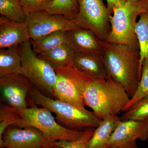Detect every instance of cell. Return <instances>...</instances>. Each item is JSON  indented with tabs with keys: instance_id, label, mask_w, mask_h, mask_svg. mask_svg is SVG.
<instances>
[{
	"instance_id": "836d02e7",
	"label": "cell",
	"mask_w": 148,
	"mask_h": 148,
	"mask_svg": "<svg viewBox=\"0 0 148 148\" xmlns=\"http://www.w3.org/2000/svg\"><path fill=\"white\" fill-rule=\"evenodd\" d=\"M6 148L5 147H3V148Z\"/></svg>"
},
{
	"instance_id": "d6a6232c",
	"label": "cell",
	"mask_w": 148,
	"mask_h": 148,
	"mask_svg": "<svg viewBox=\"0 0 148 148\" xmlns=\"http://www.w3.org/2000/svg\"><path fill=\"white\" fill-rule=\"evenodd\" d=\"M54 145H55V144H54ZM54 145H53L49 146V147H44L43 148H52V147H53V146Z\"/></svg>"
},
{
	"instance_id": "4dcf8cb0",
	"label": "cell",
	"mask_w": 148,
	"mask_h": 148,
	"mask_svg": "<svg viewBox=\"0 0 148 148\" xmlns=\"http://www.w3.org/2000/svg\"><path fill=\"white\" fill-rule=\"evenodd\" d=\"M52 148H63L62 147H61V146H59L58 145H54L53 146V147Z\"/></svg>"
},
{
	"instance_id": "484cf974",
	"label": "cell",
	"mask_w": 148,
	"mask_h": 148,
	"mask_svg": "<svg viewBox=\"0 0 148 148\" xmlns=\"http://www.w3.org/2000/svg\"><path fill=\"white\" fill-rule=\"evenodd\" d=\"M95 128L85 130L83 135L78 139L72 141L60 140L55 143V145L63 148H87L88 142L92 137Z\"/></svg>"
},
{
	"instance_id": "1f68e13d",
	"label": "cell",
	"mask_w": 148,
	"mask_h": 148,
	"mask_svg": "<svg viewBox=\"0 0 148 148\" xmlns=\"http://www.w3.org/2000/svg\"><path fill=\"white\" fill-rule=\"evenodd\" d=\"M127 1L133 2H139L140 0H127Z\"/></svg>"
},
{
	"instance_id": "6da1fadb",
	"label": "cell",
	"mask_w": 148,
	"mask_h": 148,
	"mask_svg": "<svg viewBox=\"0 0 148 148\" xmlns=\"http://www.w3.org/2000/svg\"><path fill=\"white\" fill-rule=\"evenodd\" d=\"M103 47V56L109 76L121 85L131 98L141 78L139 51L106 41Z\"/></svg>"
},
{
	"instance_id": "cb8c5ba5",
	"label": "cell",
	"mask_w": 148,
	"mask_h": 148,
	"mask_svg": "<svg viewBox=\"0 0 148 148\" xmlns=\"http://www.w3.org/2000/svg\"><path fill=\"white\" fill-rule=\"evenodd\" d=\"M121 120L144 121L148 119V96L134 103L124 112Z\"/></svg>"
},
{
	"instance_id": "8fae6325",
	"label": "cell",
	"mask_w": 148,
	"mask_h": 148,
	"mask_svg": "<svg viewBox=\"0 0 148 148\" xmlns=\"http://www.w3.org/2000/svg\"><path fill=\"white\" fill-rule=\"evenodd\" d=\"M55 143L35 127L11 126L5 130L0 140V148H43L53 145Z\"/></svg>"
},
{
	"instance_id": "8992f818",
	"label": "cell",
	"mask_w": 148,
	"mask_h": 148,
	"mask_svg": "<svg viewBox=\"0 0 148 148\" xmlns=\"http://www.w3.org/2000/svg\"><path fill=\"white\" fill-rule=\"evenodd\" d=\"M18 49L23 75L42 93L49 98H54L53 88L56 80L55 70L35 53L30 40L18 45Z\"/></svg>"
},
{
	"instance_id": "44dd1931",
	"label": "cell",
	"mask_w": 148,
	"mask_h": 148,
	"mask_svg": "<svg viewBox=\"0 0 148 148\" xmlns=\"http://www.w3.org/2000/svg\"><path fill=\"white\" fill-rule=\"evenodd\" d=\"M79 10L78 0H53L46 11L75 20Z\"/></svg>"
},
{
	"instance_id": "f546056e",
	"label": "cell",
	"mask_w": 148,
	"mask_h": 148,
	"mask_svg": "<svg viewBox=\"0 0 148 148\" xmlns=\"http://www.w3.org/2000/svg\"><path fill=\"white\" fill-rule=\"evenodd\" d=\"M116 148H139V147L137 145V142L136 141H135V142H132V143H130L129 144L122 146V147Z\"/></svg>"
},
{
	"instance_id": "5bb4252c",
	"label": "cell",
	"mask_w": 148,
	"mask_h": 148,
	"mask_svg": "<svg viewBox=\"0 0 148 148\" xmlns=\"http://www.w3.org/2000/svg\"><path fill=\"white\" fill-rule=\"evenodd\" d=\"M30 40L26 22H16L1 15L0 49L18 46Z\"/></svg>"
},
{
	"instance_id": "ac0fdd59",
	"label": "cell",
	"mask_w": 148,
	"mask_h": 148,
	"mask_svg": "<svg viewBox=\"0 0 148 148\" xmlns=\"http://www.w3.org/2000/svg\"><path fill=\"white\" fill-rule=\"evenodd\" d=\"M75 52L66 43L62 44L38 56L48 62L54 70L68 66H72Z\"/></svg>"
},
{
	"instance_id": "7a4b0ae2",
	"label": "cell",
	"mask_w": 148,
	"mask_h": 148,
	"mask_svg": "<svg viewBox=\"0 0 148 148\" xmlns=\"http://www.w3.org/2000/svg\"><path fill=\"white\" fill-rule=\"evenodd\" d=\"M84 97L85 106L101 120L109 115L118 116L130 98L124 88L110 77L92 80L86 88Z\"/></svg>"
},
{
	"instance_id": "e0dca14e",
	"label": "cell",
	"mask_w": 148,
	"mask_h": 148,
	"mask_svg": "<svg viewBox=\"0 0 148 148\" xmlns=\"http://www.w3.org/2000/svg\"><path fill=\"white\" fill-rule=\"evenodd\" d=\"M18 46L0 49V77L11 74H23Z\"/></svg>"
},
{
	"instance_id": "7c38bea8",
	"label": "cell",
	"mask_w": 148,
	"mask_h": 148,
	"mask_svg": "<svg viewBox=\"0 0 148 148\" xmlns=\"http://www.w3.org/2000/svg\"><path fill=\"white\" fill-rule=\"evenodd\" d=\"M104 41L89 29L78 26L66 32V43L75 53L103 56Z\"/></svg>"
},
{
	"instance_id": "52a82bcc",
	"label": "cell",
	"mask_w": 148,
	"mask_h": 148,
	"mask_svg": "<svg viewBox=\"0 0 148 148\" xmlns=\"http://www.w3.org/2000/svg\"><path fill=\"white\" fill-rule=\"evenodd\" d=\"M56 80L53 88L54 99L71 104L82 110L85 108L84 94L92 80L73 66L55 70Z\"/></svg>"
},
{
	"instance_id": "e575fe53",
	"label": "cell",
	"mask_w": 148,
	"mask_h": 148,
	"mask_svg": "<svg viewBox=\"0 0 148 148\" xmlns=\"http://www.w3.org/2000/svg\"><path fill=\"white\" fill-rule=\"evenodd\" d=\"M147 148H148V147Z\"/></svg>"
},
{
	"instance_id": "d4e9b609",
	"label": "cell",
	"mask_w": 148,
	"mask_h": 148,
	"mask_svg": "<svg viewBox=\"0 0 148 148\" xmlns=\"http://www.w3.org/2000/svg\"><path fill=\"white\" fill-rule=\"evenodd\" d=\"M148 96V60H145L142 67L141 78L138 87L129 103L125 106L123 112H125L134 103Z\"/></svg>"
},
{
	"instance_id": "2e32d148",
	"label": "cell",
	"mask_w": 148,
	"mask_h": 148,
	"mask_svg": "<svg viewBox=\"0 0 148 148\" xmlns=\"http://www.w3.org/2000/svg\"><path fill=\"white\" fill-rule=\"evenodd\" d=\"M121 121L118 116L109 115L95 128L87 148H110L109 142L113 132Z\"/></svg>"
},
{
	"instance_id": "4fadbf2b",
	"label": "cell",
	"mask_w": 148,
	"mask_h": 148,
	"mask_svg": "<svg viewBox=\"0 0 148 148\" xmlns=\"http://www.w3.org/2000/svg\"><path fill=\"white\" fill-rule=\"evenodd\" d=\"M139 140H148V119L144 121H121L111 136L110 148L122 147Z\"/></svg>"
},
{
	"instance_id": "7402d4cb",
	"label": "cell",
	"mask_w": 148,
	"mask_h": 148,
	"mask_svg": "<svg viewBox=\"0 0 148 148\" xmlns=\"http://www.w3.org/2000/svg\"><path fill=\"white\" fill-rule=\"evenodd\" d=\"M0 14L16 22L26 21L27 16L21 0H0Z\"/></svg>"
},
{
	"instance_id": "ffe728a7",
	"label": "cell",
	"mask_w": 148,
	"mask_h": 148,
	"mask_svg": "<svg viewBox=\"0 0 148 148\" xmlns=\"http://www.w3.org/2000/svg\"><path fill=\"white\" fill-rule=\"evenodd\" d=\"M135 32L138 38L140 53V70L145 60H148V14L143 12L140 14L135 26Z\"/></svg>"
},
{
	"instance_id": "603a6c76",
	"label": "cell",
	"mask_w": 148,
	"mask_h": 148,
	"mask_svg": "<svg viewBox=\"0 0 148 148\" xmlns=\"http://www.w3.org/2000/svg\"><path fill=\"white\" fill-rule=\"evenodd\" d=\"M21 116L16 109L7 104L0 103V140L7 128L18 123Z\"/></svg>"
},
{
	"instance_id": "f1b7e54d",
	"label": "cell",
	"mask_w": 148,
	"mask_h": 148,
	"mask_svg": "<svg viewBox=\"0 0 148 148\" xmlns=\"http://www.w3.org/2000/svg\"><path fill=\"white\" fill-rule=\"evenodd\" d=\"M139 2L143 7L144 12L148 14V0H140Z\"/></svg>"
},
{
	"instance_id": "d6986e66",
	"label": "cell",
	"mask_w": 148,
	"mask_h": 148,
	"mask_svg": "<svg viewBox=\"0 0 148 148\" xmlns=\"http://www.w3.org/2000/svg\"><path fill=\"white\" fill-rule=\"evenodd\" d=\"M66 32L58 31L35 40L30 39L33 50L39 55L66 43Z\"/></svg>"
},
{
	"instance_id": "ba28073f",
	"label": "cell",
	"mask_w": 148,
	"mask_h": 148,
	"mask_svg": "<svg viewBox=\"0 0 148 148\" xmlns=\"http://www.w3.org/2000/svg\"><path fill=\"white\" fill-rule=\"evenodd\" d=\"M78 3L79 10L75 19L77 24L106 40L110 31L111 14L103 0H78Z\"/></svg>"
},
{
	"instance_id": "9c48e42d",
	"label": "cell",
	"mask_w": 148,
	"mask_h": 148,
	"mask_svg": "<svg viewBox=\"0 0 148 148\" xmlns=\"http://www.w3.org/2000/svg\"><path fill=\"white\" fill-rule=\"evenodd\" d=\"M25 22L30 39L33 40L58 31H71L78 26L75 20L63 15L50 14L46 11L27 15Z\"/></svg>"
},
{
	"instance_id": "30bf717a",
	"label": "cell",
	"mask_w": 148,
	"mask_h": 148,
	"mask_svg": "<svg viewBox=\"0 0 148 148\" xmlns=\"http://www.w3.org/2000/svg\"><path fill=\"white\" fill-rule=\"evenodd\" d=\"M29 79L22 74L0 77V90L2 103L16 109L28 108L27 97L34 87Z\"/></svg>"
},
{
	"instance_id": "5b68a950",
	"label": "cell",
	"mask_w": 148,
	"mask_h": 148,
	"mask_svg": "<svg viewBox=\"0 0 148 148\" xmlns=\"http://www.w3.org/2000/svg\"><path fill=\"white\" fill-rule=\"evenodd\" d=\"M143 12L140 2L127 1L124 5L114 9L110 17V31L105 41L139 51L135 28L137 18Z\"/></svg>"
},
{
	"instance_id": "3957f363",
	"label": "cell",
	"mask_w": 148,
	"mask_h": 148,
	"mask_svg": "<svg viewBox=\"0 0 148 148\" xmlns=\"http://www.w3.org/2000/svg\"><path fill=\"white\" fill-rule=\"evenodd\" d=\"M30 105L44 107L56 115L57 122L64 127L75 130L96 128L102 120L93 112L82 110L59 99L51 98L42 93L34 86L29 92Z\"/></svg>"
},
{
	"instance_id": "4316f807",
	"label": "cell",
	"mask_w": 148,
	"mask_h": 148,
	"mask_svg": "<svg viewBox=\"0 0 148 148\" xmlns=\"http://www.w3.org/2000/svg\"><path fill=\"white\" fill-rule=\"evenodd\" d=\"M53 0H21L26 16L38 12L46 11Z\"/></svg>"
},
{
	"instance_id": "9a60e30c",
	"label": "cell",
	"mask_w": 148,
	"mask_h": 148,
	"mask_svg": "<svg viewBox=\"0 0 148 148\" xmlns=\"http://www.w3.org/2000/svg\"><path fill=\"white\" fill-rule=\"evenodd\" d=\"M72 66L92 80L110 77L103 56L75 53Z\"/></svg>"
},
{
	"instance_id": "83f0119b",
	"label": "cell",
	"mask_w": 148,
	"mask_h": 148,
	"mask_svg": "<svg viewBox=\"0 0 148 148\" xmlns=\"http://www.w3.org/2000/svg\"><path fill=\"white\" fill-rule=\"evenodd\" d=\"M107 7L112 14L114 9L124 5L127 1V0H106Z\"/></svg>"
},
{
	"instance_id": "277c9868",
	"label": "cell",
	"mask_w": 148,
	"mask_h": 148,
	"mask_svg": "<svg viewBox=\"0 0 148 148\" xmlns=\"http://www.w3.org/2000/svg\"><path fill=\"white\" fill-rule=\"evenodd\" d=\"M21 116L19 122L12 126L32 127L40 130L49 140L55 143L60 140L72 141L79 138L84 130L69 129L61 125L52 112L44 107L32 105L27 108L18 110Z\"/></svg>"
}]
</instances>
